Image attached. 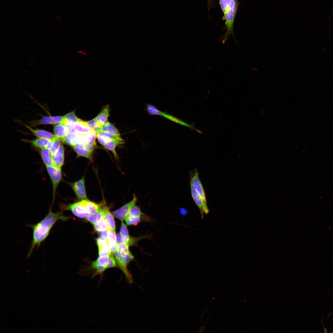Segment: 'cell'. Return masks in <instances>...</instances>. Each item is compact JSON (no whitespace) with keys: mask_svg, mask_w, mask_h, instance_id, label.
Wrapping results in <instances>:
<instances>
[{"mask_svg":"<svg viewBox=\"0 0 333 333\" xmlns=\"http://www.w3.org/2000/svg\"><path fill=\"white\" fill-rule=\"evenodd\" d=\"M69 218V217L64 215L62 212H54L51 207L48 213L42 220L36 224H28V226L31 228L32 230L33 237L27 257H30L35 247H39L47 239L57 221L60 220L66 221Z\"/></svg>","mask_w":333,"mask_h":333,"instance_id":"obj_1","label":"cell"},{"mask_svg":"<svg viewBox=\"0 0 333 333\" xmlns=\"http://www.w3.org/2000/svg\"><path fill=\"white\" fill-rule=\"evenodd\" d=\"M238 5L237 0H232L228 8L224 13L225 21L226 31L221 37V42L223 44L225 43L230 35L232 36L235 39L233 25Z\"/></svg>","mask_w":333,"mask_h":333,"instance_id":"obj_2","label":"cell"},{"mask_svg":"<svg viewBox=\"0 0 333 333\" xmlns=\"http://www.w3.org/2000/svg\"><path fill=\"white\" fill-rule=\"evenodd\" d=\"M117 264L123 272L126 280L129 284L134 282V279L130 272L128 270V266L130 262L134 259V256L131 252L125 253L116 250L114 253Z\"/></svg>","mask_w":333,"mask_h":333,"instance_id":"obj_3","label":"cell"},{"mask_svg":"<svg viewBox=\"0 0 333 333\" xmlns=\"http://www.w3.org/2000/svg\"><path fill=\"white\" fill-rule=\"evenodd\" d=\"M146 109L150 115H157L163 117L171 121L187 127L191 130H194L200 134H202V131L196 128L193 124H189L173 116L160 111L153 105L148 104Z\"/></svg>","mask_w":333,"mask_h":333,"instance_id":"obj_4","label":"cell"},{"mask_svg":"<svg viewBox=\"0 0 333 333\" xmlns=\"http://www.w3.org/2000/svg\"><path fill=\"white\" fill-rule=\"evenodd\" d=\"M85 199L80 201L68 205H60L62 211L69 210L76 216L81 218H87L90 214L88 213L86 206Z\"/></svg>","mask_w":333,"mask_h":333,"instance_id":"obj_5","label":"cell"},{"mask_svg":"<svg viewBox=\"0 0 333 333\" xmlns=\"http://www.w3.org/2000/svg\"><path fill=\"white\" fill-rule=\"evenodd\" d=\"M52 184L53 199L52 205L54 202L56 191L62 179L61 169L54 166H46Z\"/></svg>","mask_w":333,"mask_h":333,"instance_id":"obj_6","label":"cell"},{"mask_svg":"<svg viewBox=\"0 0 333 333\" xmlns=\"http://www.w3.org/2000/svg\"><path fill=\"white\" fill-rule=\"evenodd\" d=\"M190 186L193 187L199 194L204 201L207 202L205 193L201 182L199 179V173L196 168L191 173Z\"/></svg>","mask_w":333,"mask_h":333,"instance_id":"obj_7","label":"cell"},{"mask_svg":"<svg viewBox=\"0 0 333 333\" xmlns=\"http://www.w3.org/2000/svg\"><path fill=\"white\" fill-rule=\"evenodd\" d=\"M31 126H36L43 125H53L60 123H65V119L63 116H46L41 119L32 121L30 122Z\"/></svg>","mask_w":333,"mask_h":333,"instance_id":"obj_8","label":"cell"},{"mask_svg":"<svg viewBox=\"0 0 333 333\" xmlns=\"http://www.w3.org/2000/svg\"><path fill=\"white\" fill-rule=\"evenodd\" d=\"M137 200L136 195L134 194L131 201L114 211L113 215L121 221H123L131 209L135 205Z\"/></svg>","mask_w":333,"mask_h":333,"instance_id":"obj_9","label":"cell"},{"mask_svg":"<svg viewBox=\"0 0 333 333\" xmlns=\"http://www.w3.org/2000/svg\"><path fill=\"white\" fill-rule=\"evenodd\" d=\"M191 187V193L192 198L199 208L202 218L204 217V214H208L209 212L207 202L203 201L199 194L192 187Z\"/></svg>","mask_w":333,"mask_h":333,"instance_id":"obj_10","label":"cell"},{"mask_svg":"<svg viewBox=\"0 0 333 333\" xmlns=\"http://www.w3.org/2000/svg\"><path fill=\"white\" fill-rule=\"evenodd\" d=\"M84 181V178L83 176L72 185V187L76 197L80 200L87 199Z\"/></svg>","mask_w":333,"mask_h":333,"instance_id":"obj_11","label":"cell"},{"mask_svg":"<svg viewBox=\"0 0 333 333\" xmlns=\"http://www.w3.org/2000/svg\"><path fill=\"white\" fill-rule=\"evenodd\" d=\"M61 140L72 147L76 144L78 143L87 144L85 136L80 135L76 132L69 133L66 136Z\"/></svg>","mask_w":333,"mask_h":333,"instance_id":"obj_12","label":"cell"},{"mask_svg":"<svg viewBox=\"0 0 333 333\" xmlns=\"http://www.w3.org/2000/svg\"><path fill=\"white\" fill-rule=\"evenodd\" d=\"M55 139L53 140H49L45 138H38L33 140L24 139L23 141L31 143L32 146H33L36 148L39 149L45 148L49 150L51 146Z\"/></svg>","mask_w":333,"mask_h":333,"instance_id":"obj_13","label":"cell"},{"mask_svg":"<svg viewBox=\"0 0 333 333\" xmlns=\"http://www.w3.org/2000/svg\"><path fill=\"white\" fill-rule=\"evenodd\" d=\"M54 166L61 169L64 161V149L61 144L56 153L52 156Z\"/></svg>","mask_w":333,"mask_h":333,"instance_id":"obj_14","label":"cell"},{"mask_svg":"<svg viewBox=\"0 0 333 333\" xmlns=\"http://www.w3.org/2000/svg\"><path fill=\"white\" fill-rule=\"evenodd\" d=\"M24 125L38 138L53 140L56 138L54 134L48 131L37 129H34L26 124H24Z\"/></svg>","mask_w":333,"mask_h":333,"instance_id":"obj_15","label":"cell"},{"mask_svg":"<svg viewBox=\"0 0 333 333\" xmlns=\"http://www.w3.org/2000/svg\"><path fill=\"white\" fill-rule=\"evenodd\" d=\"M53 132L55 136L60 140L64 138L69 133L65 124L60 123L54 125Z\"/></svg>","mask_w":333,"mask_h":333,"instance_id":"obj_16","label":"cell"},{"mask_svg":"<svg viewBox=\"0 0 333 333\" xmlns=\"http://www.w3.org/2000/svg\"><path fill=\"white\" fill-rule=\"evenodd\" d=\"M126 217H141L145 221L150 222L152 220L150 218L142 213L140 208L136 205L131 209Z\"/></svg>","mask_w":333,"mask_h":333,"instance_id":"obj_17","label":"cell"},{"mask_svg":"<svg viewBox=\"0 0 333 333\" xmlns=\"http://www.w3.org/2000/svg\"><path fill=\"white\" fill-rule=\"evenodd\" d=\"M109 107L107 105L102 108L101 112L95 118L101 125L107 124L109 122L108 118L109 115Z\"/></svg>","mask_w":333,"mask_h":333,"instance_id":"obj_18","label":"cell"},{"mask_svg":"<svg viewBox=\"0 0 333 333\" xmlns=\"http://www.w3.org/2000/svg\"><path fill=\"white\" fill-rule=\"evenodd\" d=\"M108 238L106 240L108 245L112 253H113L117 250V243L115 231L109 229L107 230Z\"/></svg>","mask_w":333,"mask_h":333,"instance_id":"obj_19","label":"cell"},{"mask_svg":"<svg viewBox=\"0 0 333 333\" xmlns=\"http://www.w3.org/2000/svg\"><path fill=\"white\" fill-rule=\"evenodd\" d=\"M74 126L76 133L83 136H85L88 134L93 132L87 126L84 121L81 120L79 121L74 123Z\"/></svg>","mask_w":333,"mask_h":333,"instance_id":"obj_20","label":"cell"},{"mask_svg":"<svg viewBox=\"0 0 333 333\" xmlns=\"http://www.w3.org/2000/svg\"><path fill=\"white\" fill-rule=\"evenodd\" d=\"M124 143L123 140L117 139H112L106 143L104 146L107 150L111 151L115 158H117V155L116 151V148L118 145Z\"/></svg>","mask_w":333,"mask_h":333,"instance_id":"obj_21","label":"cell"},{"mask_svg":"<svg viewBox=\"0 0 333 333\" xmlns=\"http://www.w3.org/2000/svg\"><path fill=\"white\" fill-rule=\"evenodd\" d=\"M39 153L42 160L46 166H54L52 157L48 150L45 148L40 149Z\"/></svg>","mask_w":333,"mask_h":333,"instance_id":"obj_22","label":"cell"},{"mask_svg":"<svg viewBox=\"0 0 333 333\" xmlns=\"http://www.w3.org/2000/svg\"><path fill=\"white\" fill-rule=\"evenodd\" d=\"M105 217V212L103 208L96 213L90 215L87 218V220L93 225L99 222Z\"/></svg>","mask_w":333,"mask_h":333,"instance_id":"obj_23","label":"cell"},{"mask_svg":"<svg viewBox=\"0 0 333 333\" xmlns=\"http://www.w3.org/2000/svg\"><path fill=\"white\" fill-rule=\"evenodd\" d=\"M102 208L105 212V217L108 224V228L115 231V224L113 215L110 212L108 207L104 206Z\"/></svg>","mask_w":333,"mask_h":333,"instance_id":"obj_24","label":"cell"},{"mask_svg":"<svg viewBox=\"0 0 333 333\" xmlns=\"http://www.w3.org/2000/svg\"><path fill=\"white\" fill-rule=\"evenodd\" d=\"M101 131L108 132L118 138L122 139L118 130L109 122L106 124L101 126Z\"/></svg>","mask_w":333,"mask_h":333,"instance_id":"obj_25","label":"cell"},{"mask_svg":"<svg viewBox=\"0 0 333 333\" xmlns=\"http://www.w3.org/2000/svg\"><path fill=\"white\" fill-rule=\"evenodd\" d=\"M86 206L88 213L90 215L94 214L101 208L102 204H98L88 199H85Z\"/></svg>","mask_w":333,"mask_h":333,"instance_id":"obj_26","label":"cell"},{"mask_svg":"<svg viewBox=\"0 0 333 333\" xmlns=\"http://www.w3.org/2000/svg\"><path fill=\"white\" fill-rule=\"evenodd\" d=\"M84 122L92 131L95 132L97 134L101 131L102 125L98 123L95 118L90 120L84 121Z\"/></svg>","mask_w":333,"mask_h":333,"instance_id":"obj_27","label":"cell"},{"mask_svg":"<svg viewBox=\"0 0 333 333\" xmlns=\"http://www.w3.org/2000/svg\"><path fill=\"white\" fill-rule=\"evenodd\" d=\"M120 233L123 243H126L130 246L129 244L131 236L129 235L127 227L123 221H121Z\"/></svg>","mask_w":333,"mask_h":333,"instance_id":"obj_28","label":"cell"},{"mask_svg":"<svg viewBox=\"0 0 333 333\" xmlns=\"http://www.w3.org/2000/svg\"><path fill=\"white\" fill-rule=\"evenodd\" d=\"M94 227L96 232H100L107 230L108 227L105 217L94 225Z\"/></svg>","mask_w":333,"mask_h":333,"instance_id":"obj_29","label":"cell"},{"mask_svg":"<svg viewBox=\"0 0 333 333\" xmlns=\"http://www.w3.org/2000/svg\"><path fill=\"white\" fill-rule=\"evenodd\" d=\"M76 153L77 156L82 157L91 159L92 158L93 152L88 150L76 148H73Z\"/></svg>","mask_w":333,"mask_h":333,"instance_id":"obj_30","label":"cell"},{"mask_svg":"<svg viewBox=\"0 0 333 333\" xmlns=\"http://www.w3.org/2000/svg\"><path fill=\"white\" fill-rule=\"evenodd\" d=\"M99 256H109L111 253L107 243L98 246Z\"/></svg>","mask_w":333,"mask_h":333,"instance_id":"obj_31","label":"cell"},{"mask_svg":"<svg viewBox=\"0 0 333 333\" xmlns=\"http://www.w3.org/2000/svg\"><path fill=\"white\" fill-rule=\"evenodd\" d=\"M65 124L66 122L76 123L80 121L81 119L77 117L74 111L68 113L64 115Z\"/></svg>","mask_w":333,"mask_h":333,"instance_id":"obj_32","label":"cell"},{"mask_svg":"<svg viewBox=\"0 0 333 333\" xmlns=\"http://www.w3.org/2000/svg\"><path fill=\"white\" fill-rule=\"evenodd\" d=\"M98 264L105 267L107 269L110 268L109 256H99L94 261Z\"/></svg>","mask_w":333,"mask_h":333,"instance_id":"obj_33","label":"cell"},{"mask_svg":"<svg viewBox=\"0 0 333 333\" xmlns=\"http://www.w3.org/2000/svg\"><path fill=\"white\" fill-rule=\"evenodd\" d=\"M60 140V139L57 138L54 139L51 146L48 150L51 157L57 152L61 145Z\"/></svg>","mask_w":333,"mask_h":333,"instance_id":"obj_34","label":"cell"},{"mask_svg":"<svg viewBox=\"0 0 333 333\" xmlns=\"http://www.w3.org/2000/svg\"><path fill=\"white\" fill-rule=\"evenodd\" d=\"M126 224L128 225H136L143 221L141 217H126L125 219Z\"/></svg>","mask_w":333,"mask_h":333,"instance_id":"obj_35","label":"cell"},{"mask_svg":"<svg viewBox=\"0 0 333 333\" xmlns=\"http://www.w3.org/2000/svg\"><path fill=\"white\" fill-rule=\"evenodd\" d=\"M130 246L129 245L126 243H117V250L119 252L129 253L131 252L129 249Z\"/></svg>","mask_w":333,"mask_h":333,"instance_id":"obj_36","label":"cell"},{"mask_svg":"<svg viewBox=\"0 0 333 333\" xmlns=\"http://www.w3.org/2000/svg\"><path fill=\"white\" fill-rule=\"evenodd\" d=\"M220 4L223 12L224 13L228 9L232 0H219Z\"/></svg>","mask_w":333,"mask_h":333,"instance_id":"obj_37","label":"cell"},{"mask_svg":"<svg viewBox=\"0 0 333 333\" xmlns=\"http://www.w3.org/2000/svg\"><path fill=\"white\" fill-rule=\"evenodd\" d=\"M116 239L117 244L123 243L120 233L116 235Z\"/></svg>","mask_w":333,"mask_h":333,"instance_id":"obj_38","label":"cell"},{"mask_svg":"<svg viewBox=\"0 0 333 333\" xmlns=\"http://www.w3.org/2000/svg\"><path fill=\"white\" fill-rule=\"evenodd\" d=\"M100 232L101 236L102 237H104L106 240H107L108 238V233L107 230Z\"/></svg>","mask_w":333,"mask_h":333,"instance_id":"obj_39","label":"cell"},{"mask_svg":"<svg viewBox=\"0 0 333 333\" xmlns=\"http://www.w3.org/2000/svg\"><path fill=\"white\" fill-rule=\"evenodd\" d=\"M180 212L183 215H185L187 213V211L186 210L183 208H182L180 209Z\"/></svg>","mask_w":333,"mask_h":333,"instance_id":"obj_40","label":"cell"}]
</instances>
